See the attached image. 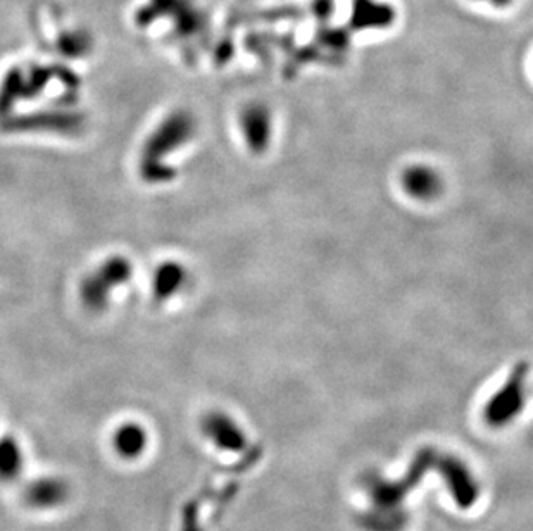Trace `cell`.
I'll return each instance as SVG.
<instances>
[{
  "mask_svg": "<svg viewBox=\"0 0 533 531\" xmlns=\"http://www.w3.org/2000/svg\"><path fill=\"white\" fill-rule=\"evenodd\" d=\"M147 432L142 425L138 423H125V425L118 426L113 435V447L118 456L123 459H137L138 456L144 454L147 449Z\"/></svg>",
  "mask_w": 533,
  "mask_h": 531,
  "instance_id": "obj_8",
  "label": "cell"
},
{
  "mask_svg": "<svg viewBox=\"0 0 533 531\" xmlns=\"http://www.w3.org/2000/svg\"><path fill=\"white\" fill-rule=\"evenodd\" d=\"M440 466L444 469V475L447 476V480L454 487V494H456L459 504L461 506H470L473 499H475V488H473L475 485L471 482L465 466L454 457H444L440 461Z\"/></svg>",
  "mask_w": 533,
  "mask_h": 531,
  "instance_id": "obj_9",
  "label": "cell"
},
{
  "mask_svg": "<svg viewBox=\"0 0 533 531\" xmlns=\"http://www.w3.org/2000/svg\"><path fill=\"white\" fill-rule=\"evenodd\" d=\"M187 273L182 264L164 263L159 266L154 276V295L156 299H170L185 285Z\"/></svg>",
  "mask_w": 533,
  "mask_h": 531,
  "instance_id": "obj_10",
  "label": "cell"
},
{
  "mask_svg": "<svg viewBox=\"0 0 533 531\" xmlns=\"http://www.w3.org/2000/svg\"><path fill=\"white\" fill-rule=\"evenodd\" d=\"M401 187L409 199L433 202L444 194L446 182L439 169L433 168L432 164L413 163L402 171Z\"/></svg>",
  "mask_w": 533,
  "mask_h": 531,
  "instance_id": "obj_5",
  "label": "cell"
},
{
  "mask_svg": "<svg viewBox=\"0 0 533 531\" xmlns=\"http://www.w3.org/2000/svg\"><path fill=\"white\" fill-rule=\"evenodd\" d=\"M202 433L213 442L218 449L226 452H240L247 445L244 430L237 425V421L223 413L211 411L202 419Z\"/></svg>",
  "mask_w": 533,
  "mask_h": 531,
  "instance_id": "obj_6",
  "label": "cell"
},
{
  "mask_svg": "<svg viewBox=\"0 0 533 531\" xmlns=\"http://www.w3.org/2000/svg\"><path fill=\"white\" fill-rule=\"evenodd\" d=\"M527 382L528 364H516L506 382L497 388L485 404L483 418L487 421V425L492 428H502L511 425L523 413L527 404Z\"/></svg>",
  "mask_w": 533,
  "mask_h": 531,
  "instance_id": "obj_2",
  "label": "cell"
},
{
  "mask_svg": "<svg viewBox=\"0 0 533 531\" xmlns=\"http://www.w3.org/2000/svg\"><path fill=\"white\" fill-rule=\"evenodd\" d=\"M478 2H487L492 7H508L511 0H478Z\"/></svg>",
  "mask_w": 533,
  "mask_h": 531,
  "instance_id": "obj_13",
  "label": "cell"
},
{
  "mask_svg": "<svg viewBox=\"0 0 533 531\" xmlns=\"http://www.w3.org/2000/svg\"><path fill=\"white\" fill-rule=\"evenodd\" d=\"M132 275V266L123 257H113L102 264L99 271L85 278L82 285V299L88 309H102L106 306L111 290L128 282Z\"/></svg>",
  "mask_w": 533,
  "mask_h": 531,
  "instance_id": "obj_3",
  "label": "cell"
},
{
  "mask_svg": "<svg viewBox=\"0 0 533 531\" xmlns=\"http://www.w3.org/2000/svg\"><path fill=\"white\" fill-rule=\"evenodd\" d=\"M195 121L189 113L178 111L171 114L152 137L147 140L142 161H140V171L147 182H168L175 171L164 166V157H168V152L182 149L183 145L189 144L190 138L194 137Z\"/></svg>",
  "mask_w": 533,
  "mask_h": 531,
  "instance_id": "obj_1",
  "label": "cell"
},
{
  "mask_svg": "<svg viewBox=\"0 0 533 531\" xmlns=\"http://www.w3.org/2000/svg\"><path fill=\"white\" fill-rule=\"evenodd\" d=\"M25 466L23 452L14 437L0 438V480L14 482L18 480Z\"/></svg>",
  "mask_w": 533,
  "mask_h": 531,
  "instance_id": "obj_11",
  "label": "cell"
},
{
  "mask_svg": "<svg viewBox=\"0 0 533 531\" xmlns=\"http://www.w3.org/2000/svg\"><path fill=\"white\" fill-rule=\"evenodd\" d=\"M240 132L247 147L263 154L270 149L273 140V113L264 102H249L242 107L239 116Z\"/></svg>",
  "mask_w": 533,
  "mask_h": 531,
  "instance_id": "obj_4",
  "label": "cell"
},
{
  "mask_svg": "<svg viewBox=\"0 0 533 531\" xmlns=\"http://www.w3.org/2000/svg\"><path fill=\"white\" fill-rule=\"evenodd\" d=\"M182 526V531H201V526H199V511H197V504L195 502H190L185 507Z\"/></svg>",
  "mask_w": 533,
  "mask_h": 531,
  "instance_id": "obj_12",
  "label": "cell"
},
{
  "mask_svg": "<svg viewBox=\"0 0 533 531\" xmlns=\"http://www.w3.org/2000/svg\"><path fill=\"white\" fill-rule=\"evenodd\" d=\"M69 487L59 478H40L30 483L23 492L26 506L33 509H56L68 500Z\"/></svg>",
  "mask_w": 533,
  "mask_h": 531,
  "instance_id": "obj_7",
  "label": "cell"
}]
</instances>
